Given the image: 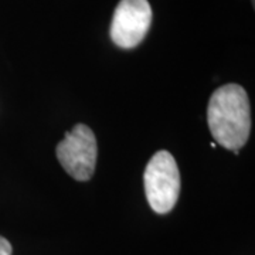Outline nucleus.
<instances>
[{
  "mask_svg": "<svg viewBox=\"0 0 255 255\" xmlns=\"http://www.w3.org/2000/svg\"><path fill=\"white\" fill-rule=\"evenodd\" d=\"M207 122L216 142L238 153L251 132V107L246 90L238 84L217 88L209 101Z\"/></svg>",
  "mask_w": 255,
  "mask_h": 255,
  "instance_id": "1",
  "label": "nucleus"
},
{
  "mask_svg": "<svg viewBox=\"0 0 255 255\" xmlns=\"http://www.w3.org/2000/svg\"><path fill=\"white\" fill-rule=\"evenodd\" d=\"M55 155L64 170L78 182H87L92 177L97 164L98 145L91 128L77 124L71 132L55 147Z\"/></svg>",
  "mask_w": 255,
  "mask_h": 255,
  "instance_id": "3",
  "label": "nucleus"
},
{
  "mask_svg": "<svg viewBox=\"0 0 255 255\" xmlns=\"http://www.w3.org/2000/svg\"><path fill=\"white\" fill-rule=\"evenodd\" d=\"M152 23L147 0H121L111 23V38L121 48H133L142 43Z\"/></svg>",
  "mask_w": 255,
  "mask_h": 255,
  "instance_id": "4",
  "label": "nucleus"
},
{
  "mask_svg": "<svg viewBox=\"0 0 255 255\" xmlns=\"http://www.w3.org/2000/svg\"><path fill=\"white\" fill-rule=\"evenodd\" d=\"M13 254V248L11 244L4 237L0 236V255H11Z\"/></svg>",
  "mask_w": 255,
  "mask_h": 255,
  "instance_id": "5",
  "label": "nucleus"
},
{
  "mask_svg": "<svg viewBox=\"0 0 255 255\" xmlns=\"http://www.w3.org/2000/svg\"><path fill=\"white\" fill-rule=\"evenodd\" d=\"M143 183L150 209L157 214L173 210L180 193V173L170 152L159 150L152 156L146 164Z\"/></svg>",
  "mask_w": 255,
  "mask_h": 255,
  "instance_id": "2",
  "label": "nucleus"
}]
</instances>
